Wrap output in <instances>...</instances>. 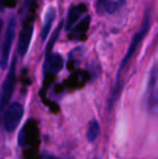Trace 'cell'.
<instances>
[{"instance_id": "4", "label": "cell", "mask_w": 158, "mask_h": 159, "mask_svg": "<svg viewBox=\"0 0 158 159\" xmlns=\"http://www.w3.org/2000/svg\"><path fill=\"white\" fill-rule=\"evenodd\" d=\"M147 93L148 108L154 113H158V64L154 67L151 74Z\"/></svg>"}, {"instance_id": "1", "label": "cell", "mask_w": 158, "mask_h": 159, "mask_svg": "<svg viewBox=\"0 0 158 159\" xmlns=\"http://www.w3.org/2000/svg\"><path fill=\"white\" fill-rule=\"evenodd\" d=\"M24 108L20 103H12L6 109L3 116V126L6 131L13 132L23 118Z\"/></svg>"}, {"instance_id": "11", "label": "cell", "mask_w": 158, "mask_h": 159, "mask_svg": "<svg viewBox=\"0 0 158 159\" xmlns=\"http://www.w3.org/2000/svg\"><path fill=\"white\" fill-rule=\"evenodd\" d=\"M99 133H100L99 122L95 119L91 120V121L89 122L88 129H87V140H88L89 142H93V141L97 140Z\"/></svg>"}, {"instance_id": "12", "label": "cell", "mask_w": 158, "mask_h": 159, "mask_svg": "<svg viewBox=\"0 0 158 159\" xmlns=\"http://www.w3.org/2000/svg\"><path fill=\"white\" fill-rule=\"evenodd\" d=\"M89 20H84L82 22H80L79 25L77 26V28H75L74 30V34H73V36H77V38H78V35H80L81 33H84L87 30H88V24L86 25V23H88Z\"/></svg>"}, {"instance_id": "5", "label": "cell", "mask_w": 158, "mask_h": 159, "mask_svg": "<svg viewBox=\"0 0 158 159\" xmlns=\"http://www.w3.org/2000/svg\"><path fill=\"white\" fill-rule=\"evenodd\" d=\"M14 84H15V57L13 59L12 63L10 66V70L7 76L6 80H4L3 84H2V93H1V109L4 108L7 103L11 98V95L14 90Z\"/></svg>"}, {"instance_id": "7", "label": "cell", "mask_w": 158, "mask_h": 159, "mask_svg": "<svg viewBox=\"0 0 158 159\" xmlns=\"http://www.w3.org/2000/svg\"><path fill=\"white\" fill-rule=\"evenodd\" d=\"M63 67V59L61 55L59 54H50L46 61L44 65V69L47 73L51 74H56Z\"/></svg>"}, {"instance_id": "3", "label": "cell", "mask_w": 158, "mask_h": 159, "mask_svg": "<svg viewBox=\"0 0 158 159\" xmlns=\"http://www.w3.org/2000/svg\"><path fill=\"white\" fill-rule=\"evenodd\" d=\"M148 28H150V20H148V16H146L145 20L143 21V23H142V26H141V28H140V30L135 34V36L132 38V41H131V43H130V47H129L128 51H127L126 55H124V60H122V62H121V68H124V67L127 65V63L130 61L132 55L134 54V52L137 51L138 47L140 46L142 40L144 39L145 35L147 34Z\"/></svg>"}, {"instance_id": "6", "label": "cell", "mask_w": 158, "mask_h": 159, "mask_svg": "<svg viewBox=\"0 0 158 159\" xmlns=\"http://www.w3.org/2000/svg\"><path fill=\"white\" fill-rule=\"evenodd\" d=\"M33 30H34L33 24H26L22 28L19 37V43H17L19 44L17 46V52H19L20 57H25V54L27 53L30 44V40H32Z\"/></svg>"}, {"instance_id": "2", "label": "cell", "mask_w": 158, "mask_h": 159, "mask_svg": "<svg viewBox=\"0 0 158 159\" xmlns=\"http://www.w3.org/2000/svg\"><path fill=\"white\" fill-rule=\"evenodd\" d=\"M15 35V21L11 20L8 23L7 26L6 33L3 36V40H2V50H1V68L6 69L9 63V55H10L11 47L13 43V39H14Z\"/></svg>"}, {"instance_id": "10", "label": "cell", "mask_w": 158, "mask_h": 159, "mask_svg": "<svg viewBox=\"0 0 158 159\" xmlns=\"http://www.w3.org/2000/svg\"><path fill=\"white\" fill-rule=\"evenodd\" d=\"M86 11V7L80 4V6L74 7L70 10L68 13V19H67V28H73V25L79 20V17L84 14Z\"/></svg>"}, {"instance_id": "9", "label": "cell", "mask_w": 158, "mask_h": 159, "mask_svg": "<svg viewBox=\"0 0 158 159\" xmlns=\"http://www.w3.org/2000/svg\"><path fill=\"white\" fill-rule=\"evenodd\" d=\"M55 19V10L53 8H49L48 11L44 14V22L42 25V30H41V40L44 41L47 39V37L49 36V33L52 27L53 21Z\"/></svg>"}, {"instance_id": "8", "label": "cell", "mask_w": 158, "mask_h": 159, "mask_svg": "<svg viewBox=\"0 0 158 159\" xmlns=\"http://www.w3.org/2000/svg\"><path fill=\"white\" fill-rule=\"evenodd\" d=\"M124 1L126 0H99V6L103 10V12L113 14L124 6Z\"/></svg>"}]
</instances>
